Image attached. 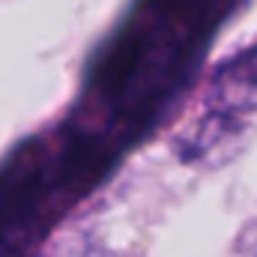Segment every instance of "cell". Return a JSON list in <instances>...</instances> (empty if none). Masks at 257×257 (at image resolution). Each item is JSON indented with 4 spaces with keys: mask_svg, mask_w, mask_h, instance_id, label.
<instances>
[{
    "mask_svg": "<svg viewBox=\"0 0 257 257\" xmlns=\"http://www.w3.org/2000/svg\"><path fill=\"white\" fill-rule=\"evenodd\" d=\"M254 257H257V254H254Z\"/></svg>",
    "mask_w": 257,
    "mask_h": 257,
    "instance_id": "2",
    "label": "cell"
},
{
    "mask_svg": "<svg viewBox=\"0 0 257 257\" xmlns=\"http://www.w3.org/2000/svg\"><path fill=\"white\" fill-rule=\"evenodd\" d=\"M251 111H257V45L218 66L206 90V114L212 117L239 126Z\"/></svg>",
    "mask_w": 257,
    "mask_h": 257,
    "instance_id": "1",
    "label": "cell"
}]
</instances>
